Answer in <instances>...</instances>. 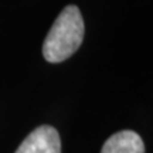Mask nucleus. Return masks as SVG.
<instances>
[{
  "label": "nucleus",
  "instance_id": "nucleus-3",
  "mask_svg": "<svg viewBox=\"0 0 153 153\" xmlns=\"http://www.w3.org/2000/svg\"><path fill=\"white\" fill-rule=\"evenodd\" d=\"M101 153H145V145L136 132L120 131L105 142Z\"/></svg>",
  "mask_w": 153,
  "mask_h": 153
},
{
  "label": "nucleus",
  "instance_id": "nucleus-1",
  "mask_svg": "<svg viewBox=\"0 0 153 153\" xmlns=\"http://www.w3.org/2000/svg\"><path fill=\"white\" fill-rule=\"evenodd\" d=\"M84 20L76 6H67L55 19L43 44L48 62H62L79 48L84 40Z\"/></svg>",
  "mask_w": 153,
  "mask_h": 153
},
{
  "label": "nucleus",
  "instance_id": "nucleus-2",
  "mask_svg": "<svg viewBox=\"0 0 153 153\" xmlns=\"http://www.w3.org/2000/svg\"><path fill=\"white\" fill-rule=\"evenodd\" d=\"M16 153H61L60 135L53 126H38L20 143Z\"/></svg>",
  "mask_w": 153,
  "mask_h": 153
}]
</instances>
